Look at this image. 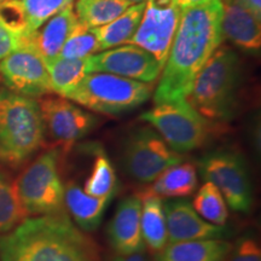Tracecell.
I'll list each match as a JSON object with an SVG mask.
<instances>
[{"mask_svg": "<svg viewBox=\"0 0 261 261\" xmlns=\"http://www.w3.org/2000/svg\"><path fill=\"white\" fill-rule=\"evenodd\" d=\"M221 18V0L180 10L177 32L154 94L155 104L187 99L197 74L223 41Z\"/></svg>", "mask_w": 261, "mask_h": 261, "instance_id": "6da1fadb", "label": "cell"}, {"mask_svg": "<svg viewBox=\"0 0 261 261\" xmlns=\"http://www.w3.org/2000/svg\"><path fill=\"white\" fill-rule=\"evenodd\" d=\"M90 259V243L63 212L24 219L0 237V261Z\"/></svg>", "mask_w": 261, "mask_h": 261, "instance_id": "7a4b0ae2", "label": "cell"}, {"mask_svg": "<svg viewBox=\"0 0 261 261\" xmlns=\"http://www.w3.org/2000/svg\"><path fill=\"white\" fill-rule=\"evenodd\" d=\"M240 79L236 52L226 46L218 47L196 76L188 103L212 123L228 121L237 107Z\"/></svg>", "mask_w": 261, "mask_h": 261, "instance_id": "3957f363", "label": "cell"}, {"mask_svg": "<svg viewBox=\"0 0 261 261\" xmlns=\"http://www.w3.org/2000/svg\"><path fill=\"white\" fill-rule=\"evenodd\" d=\"M44 138L38 102L0 87V163L19 167L41 148Z\"/></svg>", "mask_w": 261, "mask_h": 261, "instance_id": "277c9868", "label": "cell"}, {"mask_svg": "<svg viewBox=\"0 0 261 261\" xmlns=\"http://www.w3.org/2000/svg\"><path fill=\"white\" fill-rule=\"evenodd\" d=\"M151 86L142 81L108 73H90L69 93L67 99L96 113L117 115L144 104Z\"/></svg>", "mask_w": 261, "mask_h": 261, "instance_id": "5b68a950", "label": "cell"}, {"mask_svg": "<svg viewBox=\"0 0 261 261\" xmlns=\"http://www.w3.org/2000/svg\"><path fill=\"white\" fill-rule=\"evenodd\" d=\"M25 217L62 213L64 185L58 171V151L52 149L33 161L15 182Z\"/></svg>", "mask_w": 261, "mask_h": 261, "instance_id": "8992f818", "label": "cell"}, {"mask_svg": "<svg viewBox=\"0 0 261 261\" xmlns=\"http://www.w3.org/2000/svg\"><path fill=\"white\" fill-rule=\"evenodd\" d=\"M140 119L154 127L169 148L178 154L203 145L210 136L212 125L187 99L155 104L152 109L143 113Z\"/></svg>", "mask_w": 261, "mask_h": 261, "instance_id": "52a82bcc", "label": "cell"}, {"mask_svg": "<svg viewBox=\"0 0 261 261\" xmlns=\"http://www.w3.org/2000/svg\"><path fill=\"white\" fill-rule=\"evenodd\" d=\"M201 177L212 182L234 212L249 213L253 205V187L247 162L230 150L211 152L198 163Z\"/></svg>", "mask_w": 261, "mask_h": 261, "instance_id": "ba28073f", "label": "cell"}, {"mask_svg": "<svg viewBox=\"0 0 261 261\" xmlns=\"http://www.w3.org/2000/svg\"><path fill=\"white\" fill-rule=\"evenodd\" d=\"M182 161V156L169 148L156 130L143 127L133 132L125 143L123 167L130 178L151 182L161 173Z\"/></svg>", "mask_w": 261, "mask_h": 261, "instance_id": "9c48e42d", "label": "cell"}, {"mask_svg": "<svg viewBox=\"0 0 261 261\" xmlns=\"http://www.w3.org/2000/svg\"><path fill=\"white\" fill-rule=\"evenodd\" d=\"M179 18L180 9L173 0H146L140 23L127 44L149 52L163 69Z\"/></svg>", "mask_w": 261, "mask_h": 261, "instance_id": "30bf717a", "label": "cell"}, {"mask_svg": "<svg viewBox=\"0 0 261 261\" xmlns=\"http://www.w3.org/2000/svg\"><path fill=\"white\" fill-rule=\"evenodd\" d=\"M0 76L6 89L22 96L42 97L54 92L46 64L29 46H18L0 61Z\"/></svg>", "mask_w": 261, "mask_h": 261, "instance_id": "8fae6325", "label": "cell"}, {"mask_svg": "<svg viewBox=\"0 0 261 261\" xmlns=\"http://www.w3.org/2000/svg\"><path fill=\"white\" fill-rule=\"evenodd\" d=\"M45 133L63 145L83 139L96 127L98 120L67 98L44 96L38 102Z\"/></svg>", "mask_w": 261, "mask_h": 261, "instance_id": "7c38bea8", "label": "cell"}, {"mask_svg": "<svg viewBox=\"0 0 261 261\" xmlns=\"http://www.w3.org/2000/svg\"><path fill=\"white\" fill-rule=\"evenodd\" d=\"M87 64L89 74H114L146 84L155 81L162 71L161 65L149 52L129 44L90 56Z\"/></svg>", "mask_w": 261, "mask_h": 261, "instance_id": "4fadbf2b", "label": "cell"}, {"mask_svg": "<svg viewBox=\"0 0 261 261\" xmlns=\"http://www.w3.org/2000/svg\"><path fill=\"white\" fill-rule=\"evenodd\" d=\"M163 210L169 243L221 240L227 236L226 228L204 220L187 198H169L163 203Z\"/></svg>", "mask_w": 261, "mask_h": 261, "instance_id": "5bb4252c", "label": "cell"}, {"mask_svg": "<svg viewBox=\"0 0 261 261\" xmlns=\"http://www.w3.org/2000/svg\"><path fill=\"white\" fill-rule=\"evenodd\" d=\"M142 201L138 195H130L123 198L117 205L109 226L108 237L117 254L143 253L145 249L140 225Z\"/></svg>", "mask_w": 261, "mask_h": 261, "instance_id": "9a60e30c", "label": "cell"}, {"mask_svg": "<svg viewBox=\"0 0 261 261\" xmlns=\"http://www.w3.org/2000/svg\"><path fill=\"white\" fill-rule=\"evenodd\" d=\"M77 22L79 21L71 4L45 22L37 31L18 37V46L32 47L44 61L55 60L60 56L62 47L73 33Z\"/></svg>", "mask_w": 261, "mask_h": 261, "instance_id": "2e32d148", "label": "cell"}, {"mask_svg": "<svg viewBox=\"0 0 261 261\" xmlns=\"http://www.w3.org/2000/svg\"><path fill=\"white\" fill-rule=\"evenodd\" d=\"M221 4L223 38H226L246 54H259L261 50V21L233 0H221Z\"/></svg>", "mask_w": 261, "mask_h": 261, "instance_id": "e0dca14e", "label": "cell"}, {"mask_svg": "<svg viewBox=\"0 0 261 261\" xmlns=\"http://www.w3.org/2000/svg\"><path fill=\"white\" fill-rule=\"evenodd\" d=\"M114 196L94 197L87 195L76 182L69 181L64 187V205L80 230L94 231L99 226L104 212Z\"/></svg>", "mask_w": 261, "mask_h": 261, "instance_id": "ac0fdd59", "label": "cell"}, {"mask_svg": "<svg viewBox=\"0 0 261 261\" xmlns=\"http://www.w3.org/2000/svg\"><path fill=\"white\" fill-rule=\"evenodd\" d=\"M232 244L223 240H202L169 243L156 261H226Z\"/></svg>", "mask_w": 261, "mask_h": 261, "instance_id": "d6986e66", "label": "cell"}, {"mask_svg": "<svg viewBox=\"0 0 261 261\" xmlns=\"http://www.w3.org/2000/svg\"><path fill=\"white\" fill-rule=\"evenodd\" d=\"M138 196L142 201L140 225H142L143 241L152 253L159 254L167 246L168 242L163 201L161 197L150 192L148 189L142 191V194Z\"/></svg>", "mask_w": 261, "mask_h": 261, "instance_id": "ffe728a7", "label": "cell"}, {"mask_svg": "<svg viewBox=\"0 0 261 261\" xmlns=\"http://www.w3.org/2000/svg\"><path fill=\"white\" fill-rule=\"evenodd\" d=\"M197 182L195 166L190 162H180L161 173L148 190L159 197L181 198L194 194Z\"/></svg>", "mask_w": 261, "mask_h": 261, "instance_id": "44dd1931", "label": "cell"}, {"mask_svg": "<svg viewBox=\"0 0 261 261\" xmlns=\"http://www.w3.org/2000/svg\"><path fill=\"white\" fill-rule=\"evenodd\" d=\"M144 9L145 2L133 4L110 23L94 28L100 51L127 44L138 28Z\"/></svg>", "mask_w": 261, "mask_h": 261, "instance_id": "7402d4cb", "label": "cell"}, {"mask_svg": "<svg viewBox=\"0 0 261 261\" xmlns=\"http://www.w3.org/2000/svg\"><path fill=\"white\" fill-rule=\"evenodd\" d=\"M91 152L94 156L92 171L89 178L85 180L83 190L87 195L94 196V197L115 196L119 182H117L116 171L112 161L100 146L93 145L91 148Z\"/></svg>", "mask_w": 261, "mask_h": 261, "instance_id": "603a6c76", "label": "cell"}, {"mask_svg": "<svg viewBox=\"0 0 261 261\" xmlns=\"http://www.w3.org/2000/svg\"><path fill=\"white\" fill-rule=\"evenodd\" d=\"M130 5L127 0H76L74 12L86 27L98 28L110 23Z\"/></svg>", "mask_w": 261, "mask_h": 261, "instance_id": "cb8c5ba5", "label": "cell"}, {"mask_svg": "<svg viewBox=\"0 0 261 261\" xmlns=\"http://www.w3.org/2000/svg\"><path fill=\"white\" fill-rule=\"evenodd\" d=\"M87 58L67 60L57 57L51 61H44L50 75L52 91L58 96L67 97V94L89 74Z\"/></svg>", "mask_w": 261, "mask_h": 261, "instance_id": "d4e9b609", "label": "cell"}, {"mask_svg": "<svg viewBox=\"0 0 261 261\" xmlns=\"http://www.w3.org/2000/svg\"><path fill=\"white\" fill-rule=\"evenodd\" d=\"M192 207L208 223L224 226L228 218L226 202L212 182L204 181L192 201Z\"/></svg>", "mask_w": 261, "mask_h": 261, "instance_id": "484cf974", "label": "cell"}, {"mask_svg": "<svg viewBox=\"0 0 261 261\" xmlns=\"http://www.w3.org/2000/svg\"><path fill=\"white\" fill-rule=\"evenodd\" d=\"M25 214L16 194L15 182L0 173V233H6L24 220Z\"/></svg>", "mask_w": 261, "mask_h": 261, "instance_id": "4316f807", "label": "cell"}, {"mask_svg": "<svg viewBox=\"0 0 261 261\" xmlns=\"http://www.w3.org/2000/svg\"><path fill=\"white\" fill-rule=\"evenodd\" d=\"M98 51H100V48L94 28H89L81 22H77L58 57L67 60H84L96 55Z\"/></svg>", "mask_w": 261, "mask_h": 261, "instance_id": "83f0119b", "label": "cell"}, {"mask_svg": "<svg viewBox=\"0 0 261 261\" xmlns=\"http://www.w3.org/2000/svg\"><path fill=\"white\" fill-rule=\"evenodd\" d=\"M28 21V33L37 31L45 22L73 4L74 0H21Z\"/></svg>", "mask_w": 261, "mask_h": 261, "instance_id": "f1b7e54d", "label": "cell"}, {"mask_svg": "<svg viewBox=\"0 0 261 261\" xmlns=\"http://www.w3.org/2000/svg\"><path fill=\"white\" fill-rule=\"evenodd\" d=\"M0 23L16 37L27 34V15L21 0H4L0 3Z\"/></svg>", "mask_w": 261, "mask_h": 261, "instance_id": "f546056e", "label": "cell"}, {"mask_svg": "<svg viewBox=\"0 0 261 261\" xmlns=\"http://www.w3.org/2000/svg\"><path fill=\"white\" fill-rule=\"evenodd\" d=\"M227 261H261V249L253 236L244 234L228 253Z\"/></svg>", "mask_w": 261, "mask_h": 261, "instance_id": "4dcf8cb0", "label": "cell"}, {"mask_svg": "<svg viewBox=\"0 0 261 261\" xmlns=\"http://www.w3.org/2000/svg\"><path fill=\"white\" fill-rule=\"evenodd\" d=\"M18 47V37L8 31L0 23V61L9 56L12 51Z\"/></svg>", "mask_w": 261, "mask_h": 261, "instance_id": "1f68e13d", "label": "cell"}, {"mask_svg": "<svg viewBox=\"0 0 261 261\" xmlns=\"http://www.w3.org/2000/svg\"><path fill=\"white\" fill-rule=\"evenodd\" d=\"M233 2L261 21V0H233Z\"/></svg>", "mask_w": 261, "mask_h": 261, "instance_id": "d6a6232c", "label": "cell"}, {"mask_svg": "<svg viewBox=\"0 0 261 261\" xmlns=\"http://www.w3.org/2000/svg\"><path fill=\"white\" fill-rule=\"evenodd\" d=\"M110 261H148V259H146V256L143 253H135L127 254V255L117 254Z\"/></svg>", "mask_w": 261, "mask_h": 261, "instance_id": "836d02e7", "label": "cell"}, {"mask_svg": "<svg viewBox=\"0 0 261 261\" xmlns=\"http://www.w3.org/2000/svg\"><path fill=\"white\" fill-rule=\"evenodd\" d=\"M175 3V5L178 6L179 9H187V8H192V6H197L205 4V3H210L211 0H173Z\"/></svg>", "mask_w": 261, "mask_h": 261, "instance_id": "e575fe53", "label": "cell"}, {"mask_svg": "<svg viewBox=\"0 0 261 261\" xmlns=\"http://www.w3.org/2000/svg\"><path fill=\"white\" fill-rule=\"evenodd\" d=\"M127 2L132 3V4H139V3H144L146 0H127Z\"/></svg>", "mask_w": 261, "mask_h": 261, "instance_id": "d590c367", "label": "cell"}, {"mask_svg": "<svg viewBox=\"0 0 261 261\" xmlns=\"http://www.w3.org/2000/svg\"><path fill=\"white\" fill-rule=\"evenodd\" d=\"M2 2H4V0H0V3H2Z\"/></svg>", "mask_w": 261, "mask_h": 261, "instance_id": "8d00e7d4", "label": "cell"}, {"mask_svg": "<svg viewBox=\"0 0 261 261\" xmlns=\"http://www.w3.org/2000/svg\"><path fill=\"white\" fill-rule=\"evenodd\" d=\"M87 261H92V259H90V260H87Z\"/></svg>", "mask_w": 261, "mask_h": 261, "instance_id": "74e56055", "label": "cell"}]
</instances>
